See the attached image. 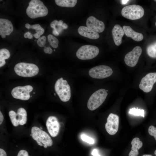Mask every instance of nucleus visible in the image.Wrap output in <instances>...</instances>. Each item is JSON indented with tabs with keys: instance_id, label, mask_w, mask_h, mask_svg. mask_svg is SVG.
Wrapping results in <instances>:
<instances>
[{
	"instance_id": "f257e3e1",
	"label": "nucleus",
	"mask_w": 156,
	"mask_h": 156,
	"mask_svg": "<svg viewBox=\"0 0 156 156\" xmlns=\"http://www.w3.org/2000/svg\"><path fill=\"white\" fill-rule=\"evenodd\" d=\"M27 16L32 19L47 15L48 11L43 3L39 0H32L29 3L26 10Z\"/></svg>"
},
{
	"instance_id": "f03ea898",
	"label": "nucleus",
	"mask_w": 156,
	"mask_h": 156,
	"mask_svg": "<svg viewBox=\"0 0 156 156\" xmlns=\"http://www.w3.org/2000/svg\"><path fill=\"white\" fill-rule=\"evenodd\" d=\"M14 71L18 75L24 77H31L36 75L39 68L35 64L25 62L16 64L14 67Z\"/></svg>"
},
{
	"instance_id": "7ed1b4c3",
	"label": "nucleus",
	"mask_w": 156,
	"mask_h": 156,
	"mask_svg": "<svg viewBox=\"0 0 156 156\" xmlns=\"http://www.w3.org/2000/svg\"><path fill=\"white\" fill-rule=\"evenodd\" d=\"M55 90L61 100L64 102L69 100L71 97L70 86L62 77L58 79L55 85Z\"/></svg>"
},
{
	"instance_id": "20e7f679",
	"label": "nucleus",
	"mask_w": 156,
	"mask_h": 156,
	"mask_svg": "<svg viewBox=\"0 0 156 156\" xmlns=\"http://www.w3.org/2000/svg\"><path fill=\"white\" fill-rule=\"evenodd\" d=\"M108 93L104 89H99L93 93L89 98L87 103L88 108L93 111L99 107L106 99Z\"/></svg>"
},
{
	"instance_id": "39448f33",
	"label": "nucleus",
	"mask_w": 156,
	"mask_h": 156,
	"mask_svg": "<svg viewBox=\"0 0 156 156\" xmlns=\"http://www.w3.org/2000/svg\"><path fill=\"white\" fill-rule=\"evenodd\" d=\"M122 16L127 19L135 20L141 18L144 14V10L141 6L133 4L124 7L121 10Z\"/></svg>"
},
{
	"instance_id": "423d86ee",
	"label": "nucleus",
	"mask_w": 156,
	"mask_h": 156,
	"mask_svg": "<svg viewBox=\"0 0 156 156\" xmlns=\"http://www.w3.org/2000/svg\"><path fill=\"white\" fill-rule=\"evenodd\" d=\"M99 52L98 48L95 46L86 45L80 47L77 50L76 55L81 60L92 59L96 57Z\"/></svg>"
},
{
	"instance_id": "0eeeda50",
	"label": "nucleus",
	"mask_w": 156,
	"mask_h": 156,
	"mask_svg": "<svg viewBox=\"0 0 156 156\" xmlns=\"http://www.w3.org/2000/svg\"><path fill=\"white\" fill-rule=\"evenodd\" d=\"M30 135L34 140L47 146H51L53 144V141L49 135L37 127L34 126L31 128Z\"/></svg>"
},
{
	"instance_id": "6e6552de",
	"label": "nucleus",
	"mask_w": 156,
	"mask_h": 156,
	"mask_svg": "<svg viewBox=\"0 0 156 156\" xmlns=\"http://www.w3.org/2000/svg\"><path fill=\"white\" fill-rule=\"evenodd\" d=\"M113 73L112 68L106 65H99L91 68L89 71V74L92 78L101 79L110 76Z\"/></svg>"
},
{
	"instance_id": "1a4fd4ad",
	"label": "nucleus",
	"mask_w": 156,
	"mask_h": 156,
	"mask_svg": "<svg viewBox=\"0 0 156 156\" xmlns=\"http://www.w3.org/2000/svg\"><path fill=\"white\" fill-rule=\"evenodd\" d=\"M9 115L12 125L15 127L19 125H23L27 121V113L23 108L18 109L16 113L14 111L11 110Z\"/></svg>"
},
{
	"instance_id": "9d476101",
	"label": "nucleus",
	"mask_w": 156,
	"mask_h": 156,
	"mask_svg": "<svg viewBox=\"0 0 156 156\" xmlns=\"http://www.w3.org/2000/svg\"><path fill=\"white\" fill-rule=\"evenodd\" d=\"M33 90V87L29 85L24 86H17L12 90L11 94L14 98L23 100H27L30 98L29 93Z\"/></svg>"
},
{
	"instance_id": "9b49d317",
	"label": "nucleus",
	"mask_w": 156,
	"mask_h": 156,
	"mask_svg": "<svg viewBox=\"0 0 156 156\" xmlns=\"http://www.w3.org/2000/svg\"><path fill=\"white\" fill-rule=\"evenodd\" d=\"M156 82V73H149L142 79L139 87L144 92H148L151 91Z\"/></svg>"
},
{
	"instance_id": "f8f14e48",
	"label": "nucleus",
	"mask_w": 156,
	"mask_h": 156,
	"mask_svg": "<svg viewBox=\"0 0 156 156\" xmlns=\"http://www.w3.org/2000/svg\"><path fill=\"white\" fill-rule=\"evenodd\" d=\"M142 53V49L139 46H137L125 56L124 61L126 64L131 67L135 66L137 64L139 58Z\"/></svg>"
},
{
	"instance_id": "ddd939ff",
	"label": "nucleus",
	"mask_w": 156,
	"mask_h": 156,
	"mask_svg": "<svg viewBox=\"0 0 156 156\" xmlns=\"http://www.w3.org/2000/svg\"><path fill=\"white\" fill-rule=\"evenodd\" d=\"M118 116L113 113L110 114L105 124V128L107 132L110 135H114L117 132L119 126Z\"/></svg>"
},
{
	"instance_id": "4468645a",
	"label": "nucleus",
	"mask_w": 156,
	"mask_h": 156,
	"mask_svg": "<svg viewBox=\"0 0 156 156\" xmlns=\"http://www.w3.org/2000/svg\"><path fill=\"white\" fill-rule=\"evenodd\" d=\"M46 126L48 132L52 137L56 136L60 131V124L56 117L51 116L47 120Z\"/></svg>"
},
{
	"instance_id": "2eb2a0df",
	"label": "nucleus",
	"mask_w": 156,
	"mask_h": 156,
	"mask_svg": "<svg viewBox=\"0 0 156 156\" xmlns=\"http://www.w3.org/2000/svg\"><path fill=\"white\" fill-rule=\"evenodd\" d=\"M86 25L87 27L97 33L102 32L105 28L104 23L93 16H90L87 18Z\"/></svg>"
},
{
	"instance_id": "dca6fc26",
	"label": "nucleus",
	"mask_w": 156,
	"mask_h": 156,
	"mask_svg": "<svg viewBox=\"0 0 156 156\" xmlns=\"http://www.w3.org/2000/svg\"><path fill=\"white\" fill-rule=\"evenodd\" d=\"M112 34L115 44L120 45L122 42V38L125 34L124 30L122 27L118 24H116L114 27Z\"/></svg>"
},
{
	"instance_id": "f3484780",
	"label": "nucleus",
	"mask_w": 156,
	"mask_h": 156,
	"mask_svg": "<svg viewBox=\"0 0 156 156\" xmlns=\"http://www.w3.org/2000/svg\"><path fill=\"white\" fill-rule=\"evenodd\" d=\"M79 34L83 37L92 39H96L100 37L99 33L87 27L80 26L78 28Z\"/></svg>"
},
{
	"instance_id": "a211bd4d",
	"label": "nucleus",
	"mask_w": 156,
	"mask_h": 156,
	"mask_svg": "<svg viewBox=\"0 0 156 156\" xmlns=\"http://www.w3.org/2000/svg\"><path fill=\"white\" fill-rule=\"evenodd\" d=\"M13 27L11 22L5 19H0V35H9L13 31Z\"/></svg>"
},
{
	"instance_id": "6ab92c4d",
	"label": "nucleus",
	"mask_w": 156,
	"mask_h": 156,
	"mask_svg": "<svg viewBox=\"0 0 156 156\" xmlns=\"http://www.w3.org/2000/svg\"><path fill=\"white\" fill-rule=\"evenodd\" d=\"M123 29L127 37H131L134 40L139 42L143 39V35L142 33L135 31L129 26H123Z\"/></svg>"
},
{
	"instance_id": "aec40b11",
	"label": "nucleus",
	"mask_w": 156,
	"mask_h": 156,
	"mask_svg": "<svg viewBox=\"0 0 156 156\" xmlns=\"http://www.w3.org/2000/svg\"><path fill=\"white\" fill-rule=\"evenodd\" d=\"M131 150L129 156H138L139 154L138 150L142 146L143 143L138 138H134L131 141Z\"/></svg>"
},
{
	"instance_id": "412c9836",
	"label": "nucleus",
	"mask_w": 156,
	"mask_h": 156,
	"mask_svg": "<svg viewBox=\"0 0 156 156\" xmlns=\"http://www.w3.org/2000/svg\"><path fill=\"white\" fill-rule=\"evenodd\" d=\"M55 1L56 4L59 6L72 8L75 5L77 1V0H55Z\"/></svg>"
},
{
	"instance_id": "4be33fe9",
	"label": "nucleus",
	"mask_w": 156,
	"mask_h": 156,
	"mask_svg": "<svg viewBox=\"0 0 156 156\" xmlns=\"http://www.w3.org/2000/svg\"><path fill=\"white\" fill-rule=\"evenodd\" d=\"M9 51L5 48L0 50V67L3 66L5 64V59H8L10 56Z\"/></svg>"
},
{
	"instance_id": "5701e85b",
	"label": "nucleus",
	"mask_w": 156,
	"mask_h": 156,
	"mask_svg": "<svg viewBox=\"0 0 156 156\" xmlns=\"http://www.w3.org/2000/svg\"><path fill=\"white\" fill-rule=\"evenodd\" d=\"M147 52L148 55L151 57L156 58V42L148 46Z\"/></svg>"
},
{
	"instance_id": "b1692460",
	"label": "nucleus",
	"mask_w": 156,
	"mask_h": 156,
	"mask_svg": "<svg viewBox=\"0 0 156 156\" xmlns=\"http://www.w3.org/2000/svg\"><path fill=\"white\" fill-rule=\"evenodd\" d=\"M47 38L50 45L53 48H56L58 47L59 41L56 38L49 34L47 36Z\"/></svg>"
},
{
	"instance_id": "393cba45",
	"label": "nucleus",
	"mask_w": 156,
	"mask_h": 156,
	"mask_svg": "<svg viewBox=\"0 0 156 156\" xmlns=\"http://www.w3.org/2000/svg\"><path fill=\"white\" fill-rule=\"evenodd\" d=\"M129 113L130 114L136 116H141L144 117V110L143 109L136 108L135 107L129 109Z\"/></svg>"
},
{
	"instance_id": "a878e982",
	"label": "nucleus",
	"mask_w": 156,
	"mask_h": 156,
	"mask_svg": "<svg viewBox=\"0 0 156 156\" xmlns=\"http://www.w3.org/2000/svg\"><path fill=\"white\" fill-rule=\"evenodd\" d=\"M81 140L90 144H93L94 143V140L92 138L84 134H82L81 135Z\"/></svg>"
},
{
	"instance_id": "bb28decb",
	"label": "nucleus",
	"mask_w": 156,
	"mask_h": 156,
	"mask_svg": "<svg viewBox=\"0 0 156 156\" xmlns=\"http://www.w3.org/2000/svg\"><path fill=\"white\" fill-rule=\"evenodd\" d=\"M148 132L151 136H153L156 140V127L153 125H151L148 128Z\"/></svg>"
},
{
	"instance_id": "cd10ccee",
	"label": "nucleus",
	"mask_w": 156,
	"mask_h": 156,
	"mask_svg": "<svg viewBox=\"0 0 156 156\" xmlns=\"http://www.w3.org/2000/svg\"><path fill=\"white\" fill-rule=\"evenodd\" d=\"M46 37L43 36L40 37L37 41V44L40 47H43L46 43Z\"/></svg>"
},
{
	"instance_id": "c85d7f7f",
	"label": "nucleus",
	"mask_w": 156,
	"mask_h": 156,
	"mask_svg": "<svg viewBox=\"0 0 156 156\" xmlns=\"http://www.w3.org/2000/svg\"><path fill=\"white\" fill-rule=\"evenodd\" d=\"M17 156H29V155L27 151L24 150H22L18 152Z\"/></svg>"
},
{
	"instance_id": "c756f323",
	"label": "nucleus",
	"mask_w": 156,
	"mask_h": 156,
	"mask_svg": "<svg viewBox=\"0 0 156 156\" xmlns=\"http://www.w3.org/2000/svg\"><path fill=\"white\" fill-rule=\"evenodd\" d=\"M44 51L45 53L49 54H51L53 52L52 49L49 47H45Z\"/></svg>"
},
{
	"instance_id": "7c9ffc66",
	"label": "nucleus",
	"mask_w": 156,
	"mask_h": 156,
	"mask_svg": "<svg viewBox=\"0 0 156 156\" xmlns=\"http://www.w3.org/2000/svg\"><path fill=\"white\" fill-rule=\"evenodd\" d=\"M33 36V34H31L30 32L29 31L26 32L24 34V37L25 38H28L29 39L32 38Z\"/></svg>"
},
{
	"instance_id": "2f4dec72",
	"label": "nucleus",
	"mask_w": 156,
	"mask_h": 156,
	"mask_svg": "<svg viewBox=\"0 0 156 156\" xmlns=\"http://www.w3.org/2000/svg\"><path fill=\"white\" fill-rule=\"evenodd\" d=\"M58 21L57 20H54L52 21L50 23L51 27L53 28V29H57L55 27V26L57 25Z\"/></svg>"
},
{
	"instance_id": "473e14b6",
	"label": "nucleus",
	"mask_w": 156,
	"mask_h": 156,
	"mask_svg": "<svg viewBox=\"0 0 156 156\" xmlns=\"http://www.w3.org/2000/svg\"><path fill=\"white\" fill-rule=\"evenodd\" d=\"M92 154L93 156H101L98 154V151L96 149H94L93 150L92 152Z\"/></svg>"
},
{
	"instance_id": "72a5a7b5",
	"label": "nucleus",
	"mask_w": 156,
	"mask_h": 156,
	"mask_svg": "<svg viewBox=\"0 0 156 156\" xmlns=\"http://www.w3.org/2000/svg\"><path fill=\"white\" fill-rule=\"evenodd\" d=\"M0 156H7L5 151L1 148H0Z\"/></svg>"
},
{
	"instance_id": "f704fd0d",
	"label": "nucleus",
	"mask_w": 156,
	"mask_h": 156,
	"mask_svg": "<svg viewBox=\"0 0 156 156\" xmlns=\"http://www.w3.org/2000/svg\"><path fill=\"white\" fill-rule=\"evenodd\" d=\"M52 33L53 35L55 36H58L59 34V32L57 31V29H53V31Z\"/></svg>"
},
{
	"instance_id": "c9c22d12",
	"label": "nucleus",
	"mask_w": 156,
	"mask_h": 156,
	"mask_svg": "<svg viewBox=\"0 0 156 156\" xmlns=\"http://www.w3.org/2000/svg\"><path fill=\"white\" fill-rule=\"evenodd\" d=\"M3 116L2 113L0 112V124L1 125L2 123L3 120Z\"/></svg>"
},
{
	"instance_id": "e433bc0d",
	"label": "nucleus",
	"mask_w": 156,
	"mask_h": 156,
	"mask_svg": "<svg viewBox=\"0 0 156 156\" xmlns=\"http://www.w3.org/2000/svg\"><path fill=\"white\" fill-rule=\"evenodd\" d=\"M63 24V21L62 20H60L58 21L57 25L60 26H62V25Z\"/></svg>"
},
{
	"instance_id": "4c0bfd02",
	"label": "nucleus",
	"mask_w": 156,
	"mask_h": 156,
	"mask_svg": "<svg viewBox=\"0 0 156 156\" xmlns=\"http://www.w3.org/2000/svg\"><path fill=\"white\" fill-rule=\"evenodd\" d=\"M33 36L37 39H39L40 37V36L37 33H36L33 34Z\"/></svg>"
},
{
	"instance_id": "58836bf2",
	"label": "nucleus",
	"mask_w": 156,
	"mask_h": 156,
	"mask_svg": "<svg viewBox=\"0 0 156 156\" xmlns=\"http://www.w3.org/2000/svg\"><path fill=\"white\" fill-rule=\"evenodd\" d=\"M129 1L128 0H120V2L122 4L125 5Z\"/></svg>"
},
{
	"instance_id": "ea45409f",
	"label": "nucleus",
	"mask_w": 156,
	"mask_h": 156,
	"mask_svg": "<svg viewBox=\"0 0 156 156\" xmlns=\"http://www.w3.org/2000/svg\"><path fill=\"white\" fill-rule=\"evenodd\" d=\"M62 27L63 29H66L68 28V26L66 23H64L62 25Z\"/></svg>"
},
{
	"instance_id": "a19ab883",
	"label": "nucleus",
	"mask_w": 156,
	"mask_h": 156,
	"mask_svg": "<svg viewBox=\"0 0 156 156\" xmlns=\"http://www.w3.org/2000/svg\"><path fill=\"white\" fill-rule=\"evenodd\" d=\"M25 26L26 28L28 29L31 28V25L29 23H26L25 25Z\"/></svg>"
},
{
	"instance_id": "79ce46f5",
	"label": "nucleus",
	"mask_w": 156,
	"mask_h": 156,
	"mask_svg": "<svg viewBox=\"0 0 156 156\" xmlns=\"http://www.w3.org/2000/svg\"><path fill=\"white\" fill-rule=\"evenodd\" d=\"M36 142H37V144L39 145H40V146H43L44 145H43L41 142H38V141H36Z\"/></svg>"
},
{
	"instance_id": "37998d69",
	"label": "nucleus",
	"mask_w": 156,
	"mask_h": 156,
	"mask_svg": "<svg viewBox=\"0 0 156 156\" xmlns=\"http://www.w3.org/2000/svg\"><path fill=\"white\" fill-rule=\"evenodd\" d=\"M1 37L3 38H5L6 37V35L4 34H2L1 35Z\"/></svg>"
},
{
	"instance_id": "c03bdc74",
	"label": "nucleus",
	"mask_w": 156,
	"mask_h": 156,
	"mask_svg": "<svg viewBox=\"0 0 156 156\" xmlns=\"http://www.w3.org/2000/svg\"><path fill=\"white\" fill-rule=\"evenodd\" d=\"M142 156H153L151 155L145 154L143 155Z\"/></svg>"
},
{
	"instance_id": "a18cd8bd",
	"label": "nucleus",
	"mask_w": 156,
	"mask_h": 156,
	"mask_svg": "<svg viewBox=\"0 0 156 156\" xmlns=\"http://www.w3.org/2000/svg\"><path fill=\"white\" fill-rule=\"evenodd\" d=\"M43 146L45 148H47V145H44Z\"/></svg>"
},
{
	"instance_id": "49530a36",
	"label": "nucleus",
	"mask_w": 156,
	"mask_h": 156,
	"mask_svg": "<svg viewBox=\"0 0 156 156\" xmlns=\"http://www.w3.org/2000/svg\"><path fill=\"white\" fill-rule=\"evenodd\" d=\"M155 155L156 156V150H155L154 152Z\"/></svg>"
},
{
	"instance_id": "de8ad7c7",
	"label": "nucleus",
	"mask_w": 156,
	"mask_h": 156,
	"mask_svg": "<svg viewBox=\"0 0 156 156\" xmlns=\"http://www.w3.org/2000/svg\"><path fill=\"white\" fill-rule=\"evenodd\" d=\"M40 129H42V128L41 127H40Z\"/></svg>"
},
{
	"instance_id": "09e8293b",
	"label": "nucleus",
	"mask_w": 156,
	"mask_h": 156,
	"mask_svg": "<svg viewBox=\"0 0 156 156\" xmlns=\"http://www.w3.org/2000/svg\"><path fill=\"white\" fill-rule=\"evenodd\" d=\"M155 26H156V22H155Z\"/></svg>"
},
{
	"instance_id": "8fccbe9b",
	"label": "nucleus",
	"mask_w": 156,
	"mask_h": 156,
	"mask_svg": "<svg viewBox=\"0 0 156 156\" xmlns=\"http://www.w3.org/2000/svg\"><path fill=\"white\" fill-rule=\"evenodd\" d=\"M106 91L107 92V91H108V90H106Z\"/></svg>"
},
{
	"instance_id": "3c124183",
	"label": "nucleus",
	"mask_w": 156,
	"mask_h": 156,
	"mask_svg": "<svg viewBox=\"0 0 156 156\" xmlns=\"http://www.w3.org/2000/svg\"><path fill=\"white\" fill-rule=\"evenodd\" d=\"M54 51H55V50H54Z\"/></svg>"
},
{
	"instance_id": "603ef678",
	"label": "nucleus",
	"mask_w": 156,
	"mask_h": 156,
	"mask_svg": "<svg viewBox=\"0 0 156 156\" xmlns=\"http://www.w3.org/2000/svg\"><path fill=\"white\" fill-rule=\"evenodd\" d=\"M155 1H156V0H154Z\"/></svg>"
},
{
	"instance_id": "864d4df0",
	"label": "nucleus",
	"mask_w": 156,
	"mask_h": 156,
	"mask_svg": "<svg viewBox=\"0 0 156 156\" xmlns=\"http://www.w3.org/2000/svg\"><path fill=\"white\" fill-rule=\"evenodd\" d=\"M31 96V97H32V96Z\"/></svg>"
},
{
	"instance_id": "5fc2aeb1",
	"label": "nucleus",
	"mask_w": 156,
	"mask_h": 156,
	"mask_svg": "<svg viewBox=\"0 0 156 156\" xmlns=\"http://www.w3.org/2000/svg\"><path fill=\"white\" fill-rule=\"evenodd\" d=\"M34 94H35V92H34Z\"/></svg>"
}]
</instances>
